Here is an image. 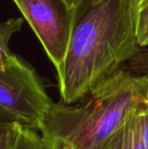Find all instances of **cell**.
Returning a JSON list of instances; mask_svg holds the SVG:
<instances>
[{
	"label": "cell",
	"instance_id": "7c38bea8",
	"mask_svg": "<svg viewBox=\"0 0 148 149\" xmlns=\"http://www.w3.org/2000/svg\"><path fill=\"white\" fill-rule=\"evenodd\" d=\"M0 122H19L18 120L10 113L0 107ZM20 123V122H19Z\"/></svg>",
	"mask_w": 148,
	"mask_h": 149
},
{
	"label": "cell",
	"instance_id": "ba28073f",
	"mask_svg": "<svg viewBox=\"0 0 148 149\" xmlns=\"http://www.w3.org/2000/svg\"><path fill=\"white\" fill-rule=\"evenodd\" d=\"M138 108L132 113L128 120L127 149H148L142 137V133H141L140 120H139L138 113H137Z\"/></svg>",
	"mask_w": 148,
	"mask_h": 149
},
{
	"label": "cell",
	"instance_id": "52a82bcc",
	"mask_svg": "<svg viewBox=\"0 0 148 149\" xmlns=\"http://www.w3.org/2000/svg\"><path fill=\"white\" fill-rule=\"evenodd\" d=\"M24 127L19 122H0V149H14Z\"/></svg>",
	"mask_w": 148,
	"mask_h": 149
},
{
	"label": "cell",
	"instance_id": "7a4b0ae2",
	"mask_svg": "<svg viewBox=\"0 0 148 149\" xmlns=\"http://www.w3.org/2000/svg\"><path fill=\"white\" fill-rule=\"evenodd\" d=\"M148 101V75L120 69L84 100L52 103L39 130L46 149H103Z\"/></svg>",
	"mask_w": 148,
	"mask_h": 149
},
{
	"label": "cell",
	"instance_id": "8fae6325",
	"mask_svg": "<svg viewBox=\"0 0 148 149\" xmlns=\"http://www.w3.org/2000/svg\"><path fill=\"white\" fill-rule=\"evenodd\" d=\"M128 120L126 122V124L122 127H120V130L112 137V139L108 141V143L103 149H127Z\"/></svg>",
	"mask_w": 148,
	"mask_h": 149
},
{
	"label": "cell",
	"instance_id": "9c48e42d",
	"mask_svg": "<svg viewBox=\"0 0 148 149\" xmlns=\"http://www.w3.org/2000/svg\"><path fill=\"white\" fill-rule=\"evenodd\" d=\"M14 149H46L38 131L24 127Z\"/></svg>",
	"mask_w": 148,
	"mask_h": 149
},
{
	"label": "cell",
	"instance_id": "4fadbf2b",
	"mask_svg": "<svg viewBox=\"0 0 148 149\" xmlns=\"http://www.w3.org/2000/svg\"><path fill=\"white\" fill-rule=\"evenodd\" d=\"M66 1V3L70 5V6H72V7H75L81 0H65Z\"/></svg>",
	"mask_w": 148,
	"mask_h": 149
},
{
	"label": "cell",
	"instance_id": "277c9868",
	"mask_svg": "<svg viewBox=\"0 0 148 149\" xmlns=\"http://www.w3.org/2000/svg\"><path fill=\"white\" fill-rule=\"evenodd\" d=\"M58 72L68 49L74 8L65 0H13Z\"/></svg>",
	"mask_w": 148,
	"mask_h": 149
},
{
	"label": "cell",
	"instance_id": "3957f363",
	"mask_svg": "<svg viewBox=\"0 0 148 149\" xmlns=\"http://www.w3.org/2000/svg\"><path fill=\"white\" fill-rule=\"evenodd\" d=\"M52 103L35 69L19 56L0 65V107L24 127L39 131Z\"/></svg>",
	"mask_w": 148,
	"mask_h": 149
},
{
	"label": "cell",
	"instance_id": "5b68a950",
	"mask_svg": "<svg viewBox=\"0 0 148 149\" xmlns=\"http://www.w3.org/2000/svg\"><path fill=\"white\" fill-rule=\"evenodd\" d=\"M24 19L9 18L0 23V65L7 61L13 54L9 48V42L14 33L20 31Z\"/></svg>",
	"mask_w": 148,
	"mask_h": 149
},
{
	"label": "cell",
	"instance_id": "6da1fadb",
	"mask_svg": "<svg viewBox=\"0 0 148 149\" xmlns=\"http://www.w3.org/2000/svg\"><path fill=\"white\" fill-rule=\"evenodd\" d=\"M140 49L134 0H81L74 7L67 52L57 72L61 101H81Z\"/></svg>",
	"mask_w": 148,
	"mask_h": 149
},
{
	"label": "cell",
	"instance_id": "8992f818",
	"mask_svg": "<svg viewBox=\"0 0 148 149\" xmlns=\"http://www.w3.org/2000/svg\"><path fill=\"white\" fill-rule=\"evenodd\" d=\"M137 40L140 47L148 45V0H134Z\"/></svg>",
	"mask_w": 148,
	"mask_h": 149
},
{
	"label": "cell",
	"instance_id": "30bf717a",
	"mask_svg": "<svg viewBox=\"0 0 148 149\" xmlns=\"http://www.w3.org/2000/svg\"><path fill=\"white\" fill-rule=\"evenodd\" d=\"M126 63V70L139 75H148V48L140 47L139 52Z\"/></svg>",
	"mask_w": 148,
	"mask_h": 149
}]
</instances>
